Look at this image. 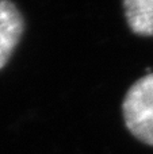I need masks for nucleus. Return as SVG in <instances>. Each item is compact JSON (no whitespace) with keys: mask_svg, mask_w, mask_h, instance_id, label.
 Returning a JSON list of instances; mask_svg holds the SVG:
<instances>
[{"mask_svg":"<svg viewBox=\"0 0 153 154\" xmlns=\"http://www.w3.org/2000/svg\"><path fill=\"white\" fill-rule=\"evenodd\" d=\"M122 112L127 130L138 141L153 146V72L138 79L129 88Z\"/></svg>","mask_w":153,"mask_h":154,"instance_id":"obj_1","label":"nucleus"},{"mask_svg":"<svg viewBox=\"0 0 153 154\" xmlns=\"http://www.w3.org/2000/svg\"><path fill=\"white\" fill-rule=\"evenodd\" d=\"M123 10L130 30L141 37L153 35V0H123Z\"/></svg>","mask_w":153,"mask_h":154,"instance_id":"obj_3","label":"nucleus"},{"mask_svg":"<svg viewBox=\"0 0 153 154\" xmlns=\"http://www.w3.org/2000/svg\"><path fill=\"white\" fill-rule=\"evenodd\" d=\"M24 31V19L11 0H0V69L7 65Z\"/></svg>","mask_w":153,"mask_h":154,"instance_id":"obj_2","label":"nucleus"}]
</instances>
